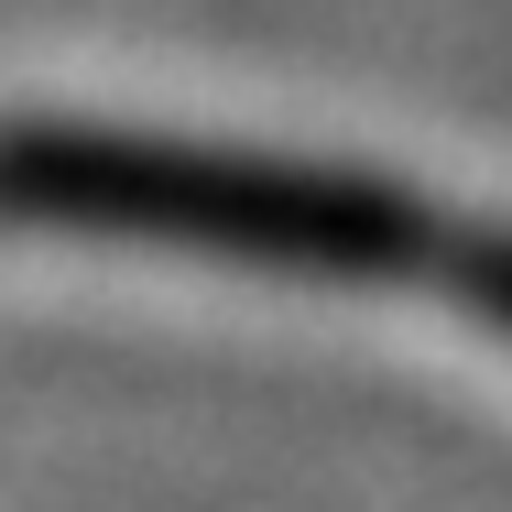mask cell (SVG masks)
Returning a JSON list of instances; mask_svg holds the SVG:
<instances>
[{
    "label": "cell",
    "instance_id": "1",
    "mask_svg": "<svg viewBox=\"0 0 512 512\" xmlns=\"http://www.w3.org/2000/svg\"><path fill=\"white\" fill-rule=\"evenodd\" d=\"M480 295H491V306L512 316V251H480Z\"/></svg>",
    "mask_w": 512,
    "mask_h": 512
}]
</instances>
